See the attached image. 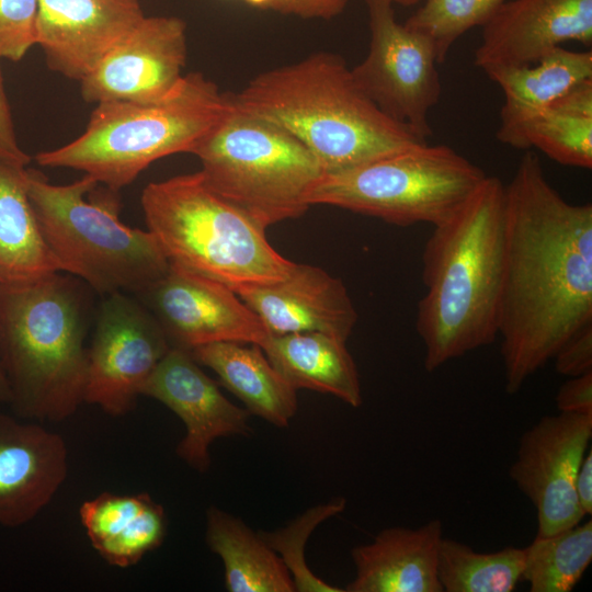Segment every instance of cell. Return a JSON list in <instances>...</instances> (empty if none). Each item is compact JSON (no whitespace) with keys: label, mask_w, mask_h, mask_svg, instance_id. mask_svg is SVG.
Segmentation results:
<instances>
[{"label":"cell","mask_w":592,"mask_h":592,"mask_svg":"<svg viewBox=\"0 0 592 592\" xmlns=\"http://www.w3.org/2000/svg\"><path fill=\"white\" fill-rule=\"evenodd\" d=\"M504 225L497 329L512 395L592 323V205L567 202L528 151L504 186Z\"/></svg>","instance_id":"obj_1"},{"label":"cell","mask_w":592,"mask_h":592,"mask_svg":"<svg viewBox=\"0 0 592 592\" xmlns=\"http://www.w3.org/2000/svg\"><path fill=\"white\" fill-rule=\"evenodd\" d=\"M504 248V185L486 177L424 246L415 327L429 373L498 337Z\"/></svg>","instance_id":"obj_2"},{"label":"cell","mask_w":592,"mask_h":592,"mask_svg":"<svg viewBox=\"0 0 592 592\" xmlns=\"http://www.w3.org/2000/svg\"><path fill=\"white\" fill-rule=\"evenodd\" d=\"M232 103L293 134L323 174L346 171L426 139L382 112L339 55L319 52L264 71Z\"/></svg>","instance_id":"obj_3"},{"label":"cell","mask_w":592,"mask_h":592,"mask_svg":"<svg viewBox=\"0 0 592 592\" xmlns=\"http://www.w3.org/2000/svg\"><path fill=\"white\" fill-rule=\"evenodd\" d=\"M88 285L59 272L0 284V364L23 420L60 422L83 403Z\"/></svg>","instance_id":"obj_4"},{"label":"cell","mask_w":592,"mask_h":592,"mask_svg":"<svg viewBox=\"0 0 592 592\" xmlns=\"http://www.w3.org/2000/svg\"><path fill=\"white\" fill-rule=\"evenodd\" d=\"M231 105L229 93L204 75L187 73L173 93L157 102L98 103L77 139L35 159L43 167L83 171L117 191L160 158L193 153Z\"/></svg>","instance_id":"obj_5"},{"label":"cell","mask_w":592,"mask_h":592,"mask_svg":"<svg viewBox=\"0 0 592 592\" xmlns=\"http://www.w3.org/2000/svg\"><path fill=\"white\" fill-rule=\"evenodd\" d=\"M141 206L169 263L234 291L280 282L294 267L265 228L216 193L201 171L148 184Z\"/></svg>","instance_id":"obj_6"},{"label":"cell","mask_w":592,"mask_h":592,"mask_svg":"<svg viewBox=\"0 0 592 592\" xmlns=\"http://www.w3.org/2000/svg\"><path fill=\"white\" fill-rule=\"evenodd\" d=\"M98 185L87 174L55 185L26 169L27 194L60 271L103 295L139 294L166 274L169 261L151 232L119 220L110 194L87 197Z\"/></svg>","instance_id":"obj_7"},{"label":"cell","mask_w":592,"mask_h":592,"mask_svg":"<svg viewBox=\"0 0 592 592\" xmlns=\"http://www.w3.org/2000/svg\"><path fill=\"white\" fill-rule=\"evenodd\" d=\"M231 104L193 152L204 179L265 229L301 216L323 175L319 162L288 130Z\"/></svg>","instance_id":"obj_8"},{"label":"cell","mask_w":592,"mask_h":592,"mask_svg":"<svg viewBox=\"0 0 592 592\" xmlns=\"http://www.w3.org/2000/svg\"><path fill=\"white\" fill-rule=\"evenodd\" d=\"M446 145L414 146L356 168L323 174L309 196L398 226L433 227L453 216L486 179Z\"/></svg>","instance_id":"obj_9"},{"label":"cell","mask_w":592,"mask_h":592,"mask_svg":"<svg viewBox=\"0 0 592 592\" xmlns=\"http://www.w3.org/2000/svg\"><path fill=\"white\" fill-rule=\"evenodd\" d=\"M366 4L369 48L352 76L382 112L426 139L432 134L429 114L442 93L434 46L397 21L391 0Z\"/></svg>","instance_id":"obj_10"},{"label":"cell","mask_w":592,"mask_h":592,"mask_svg":"<svg viewBox=\"0 0 592 592\" xmlns=\"http://www.w3.org/2000/svg\"><path fill=\"white\" fill-rule=\"evenodd\" d=\"M171 346L145 305L126 293L106 295L88 348L83 402L113 417L128 413Z\"/></svg>","instance_id":"obj_11"},{"label":"cell","mask_w":592,"mask_h":592,"mask_svg":"<svg viewBox=\"0 0 592 592\" xmlns=\"http://www.w3.org/2000/svg\"><path fill=\"white\" fill-rule=\"evenodd\" d=\"M592 437V415L558 412L526 430L509 476L532 502L537 535H550L585 516L576 494V477Z\"/></svg>","instance_id":"obj_12"},{"label":"cell","mask_w":592,"mask_h":592,"mask_svg":"<svg viewBox=\"0 0 592 592\" xmlns=\"http://www.w3.org/2000/svg\"><path fill=\"white\" fill-rule=\"evenodd\" d=\"M172 346L192 351L216 342L261 345L269 332L229 286L169 263L166 274L137 294Z\"/></svg>","instance_id":"obj_13"},{"label":"cell","mask_w":592,"mask_h":592,"mask_svg":"<svg viewBox=\"0 0 592 592\" xmlns=\"http://www.w3.org/2000/svg\"><path fill=\"white\" fill-rule=\"evenodd\" d=\"M186 25L178 16H145L81 82L86 102H157L181 83Z\"/></svg>","instance_id":"obj_14"},{"label":"cell","mask_w":592,"mask_h":592,"mask_svg":"<svg viewBox=\"0 0 592 592\" xmlns=\"http://www.w3.org/2000/svg\"><path fill=\"white\" fill-rule=\"evenodd\" d=\"M141 395L160 401L183 421L185 435L177 455L201 474L210 467L209 447L216 439L251 433L248 410L229 401L187 350L171 346Z\"/></svg>","instance_id":"obj_15"},{"label":"cell","mask_w":592,"mask_h":592,"mask_svg":"<svg viewBox=\"0 0 592 592\" xmlns=\"http://www.w3.org/2000/svg\"><path fill=\"white\" fill-rule=\"evenodd\" d=\"M145 16L139 0H38L36 44L50 69L80 81Z\"/></svg>","instance_id":"obj_16"},{"label":"cell","mask_w":592,"mask_h":592,"mask_svg":"<svg viewBox=\"0 0 592 592\" xmlns=\"http://www.w3.org/2000/svg\"><path fill=\"white\" fill-rule=\"evenodd\" d=\"M482 27L477 67L531 65L565 42L591 46L592 0L504 1Z\"/></svg>","instance_id":"obj_17"},{"label":"cell","mask_w":592,"mask_h":592,"mask_svg":"<svg viewBox=\"0 0 592 592\" xmlns=\"http://www.w3.org/2000/svg\"><path fill=\"white\" fill-rule=\"evenodd\" d=\"M67 475L68 449L59 434L0 412V525L31 522Z\"/></svg>","instance_id":"obj_18"},{"label":"cell","mask_w":592,"mask_h":592,"mask_svg":"<svg viewBox=\"0 0 592 592\" xmlns=\"http://www.w3.org/2000/svg\"><path fill=\"white\" fill-rule=\"evenodd\" d=\"M269 334L320 332L346 341L357 312L341 280L295 263L282 281L235 291Z\"/></svg>","instance_id":"obj_19"},{"label":"cell","mask_w":592,"mask_h":592,"mask_svg":"<svg viewBox=\"0 0 592 592\" xmlns=\"http://www.w3.org/2000/svg\"><path fill=\"white\" fill-rule=\"evenodd\" d=\"M443 528L440 520L417 527H387L371 543L355 546V577L348 592H443L437 558Z\"/></svg>","instance_id":"obj_20"},{"label":"cell","mask_w":592,"mask_h":592,"mask_svg":"<svg viewBox=\"0 0 592 592\" xmlns=\"http://www.w3.org/2000/svg\"><path fill=\"white\" fill-rule=\"evenodd\" d=\"M79 515L94 550L119 568L136 565L161 546L167 534L164 509L146 492H103L84 501Z\"/></svg>","instance_id":"obj_21"},{"label":"cell","mask_w":592,"mask_h":592,"mask_svg":"<svg viewBox=\"0 0 592 592\" xmlns=\"http://www.w3.org/2000/svg\"><path fill=\"white\" fill-rule=\"evenodd\" d=\"M485 72L504 94L497 138L505 145L523 123L579 83L592 79V52L558 46L534 64Z\"/></svg>","instance_id":"obj_22"},{"label":"cell","mask_w":592,"mask_h":592,"mask_svg":"<svg viewBox=\"0 0 592 592\" xmlns=\"http://www.w3.org/2000/svg\"><path fill=\"white\" fill-rule=\"evenodd\" d=\"M343 341L320 332L269 334L260 345L274 368L296 389L332 395L362 405L356 365Z\"/></svg>","instance_id":"obj_23"},{"label":"cell","mask_w":592,"mask_h":592,"mask_svg":"<svg viewBox=\"0 0 592 592\" xmlns=\"http://www.w3.org/2000/svg\"><path fill=\"white\" fill-rule=\"evenodd\" d=\"M221 384L239 398L250 414L285 428L297 412L296 389L274 368L257 344L216 342L191 351Z\"/></svg>","instance_id":"obj_24"},{"label":"cell","mask_w":592,"mask_h":592,"mask_svg":"<svg viewBox=\"0 0 592 592\" xmlns=\"http://www.w3.org/2000/svg\"><path fill=\"white\" fill-rule=\"evenodd\" d=\"M57 272L27 194L26 168L0 159V284L32 283Z\"/></svg>","instance_id":"obj_25"},{"label":"cell","mask_w":592,"mask_h":592,"mask_svg":"<svg viewBox=\"0 0 592 592\" xmlns=\"http://www.w3.org/2000/svg\"><path fill=\"white\" fill-rule=\"evenodd\" d=\"M205 539L224 565L229 592H293L292 576L280 556L241 519L210 506Z\"/></svg>","instance_id":"obj_26"},{"label":"cell","mask_w":592,"mask_h":592,"mask_svg":"<svg viewBox=\"0 0 592 592\" xmlns=\"http://www.w3.org/2000/svg\"><path fill=\"white\" fill-rule=\"evenodd\" d=\"M505 145L517 149L535 147L560 164L591 169L592 79L523 123Z\"/></svg>","instance_id":"obj_27"},{"label":"cell","mask_w":592,"mask_h":592,"mask_svg":"<svg viewBox=\"0 0 592 592\" xmlns=\"http://www.w3.org/2000/svg\"><path fill=\"white\" fill-rule=\"evenodd\" d=\"M523 570L524 548L479 553L455 539L441 540L437 578L443 592H511Z\"/></svg>","instance_id":"obj_28"},{"label":"cell","mask_w":592,"mask_h":592,"mask_svg":"<svg viewBox=\"0 0 592 592\" xmlns=\"http://www.w3.org/2000/svg\"><path fill=\"white\" fill-rule=\"evenodd\" d=\"M592 560V521L550 535H537L524 548V570L532 592H569Z\"/></svg>","instance_id":"obj_29"},{"label":"cell","mask_w":592,"mask_h":592,"mask_svg":"<svg viewBox=\"0 0 592 592\" xmlns=\"http://www.w3.org/2000/svg\"><path fill=\"white\" fill-rule=\"evenodd\" d=\"M344 498H335L306 510L286 526L272 532L259 533L267 545L280 556L288 569L297 592H343L317 577L306 563L305 548L316 527L345 508Z\"/></svg>","instance_id":"obj_30"},{"label":"cell","mask_w":592,"mask_h":592,"mask_svg":"<svg viewBox=\"0 0 592 592\" xmlns=\"http://www.w3.org/2000/svg\"><path fill=\"white\" fill-rule=\"evenodd\" d=\"M504 0H425L406 25L433 44L436 59L442 64L452 45L467 31L482 26Z\"/></svg>","instance_id":"obj_31"},{"label":"cell","mask_w":592,"mask_h":592,"mask_svg":"<svg viewBox=\"0 0 592 592\" xmlns=\"http://www.w3.org/2000/svg\"><path fill=\"white\" fill-rule=\"evenodd\" d=\"M38 0H0V59L18 61L36 44Z\"/></svg>","instance_id":"obj_32"},{"label":"cell","mask_w":592,"mask_h":592,"mask_svg":"<svg viewBox=\"0 0 592 592\" xmlns=\"http://www.w3.org/2000/svg\"><path fill=\"white\" fill-rule=\"evenodd\" d=\"M555 368L560 375L574 377L592 371V323L573 333L555 353Z\"/></svg>","instance_id":"obj_33"},{"label":"cell","mask_w":592,"mask_h":592,"mask_svg":"<svg viewBox=\"0 0 592 592\" xmlns=\"http://www.w3.org/2000/svg\"><path fill=\"white\" fill-rule=\"evenodd\" d=\"M559 412L592 415V371L569 377L556 395Z\"/></svg>","instance_id":"obj_34"},{"label":"cell","mask_w":592,"mask_h":592,"mask_svg":"<svg viewBox=\"0 0 592 592\" xmlns=\"http://www.w3.org/2000/svg\"><path fill=\"white\" fill-rule=\"evenodd\" d=\"M0 159L26 167L31 158L16 140L10 105L0 69Z\"/></svg>","instance_id":"obj_35"},{"label":"cell","mask_w":592,"mask_h":592,"mask_svg":"<svg viewBox=\"0 0 592 592\" xmlns=\"http://www.w3.org/2000/svg\"><path fill=\"white\" fill-rule=\"evenodd\" d=\"M346 0H276L272 10L301 18L330 19L339 14Z\"/></svg>","instance_id":"obj_36"},{"label":"cell","mask_w":592,"mask_h":592,"mask_svg":"<svg viewBox=\"0 0 592 592\" xmlns=\"http://www.w3.org/2000/svg\"><path fill=\"white\" fill-rule=\"evenodd\" d=\"M576 494L580 509L585 516L592 513V449L584 454L577 477Z\"/></svg>","instance_id":"obj_37"},{"label":"cell","mask_w":592,"mask_h":592,"mask_svg":"<svg viewBox=\"0 0 592 592\" xmlns=\"http://www.w3.org/2000/svg\"><path fill=\"white\" fill-rule=\"evenodd\" d=\"M10 398H11V392H10L9 383L7 380L4 372L0 364V403L9 405Z\"/></svg>","instance_id":"obj_38"},{"label":"cell","mask_w":592,"mask_h":592,"mask_svg":"<svg viewBox=\"0 0 592 592\" xmlns=\"http://www.w3.org/2000/svg\"><path fill=\"white\" fill-rule=\"evenodd\" d=\"M246 2L265 9H272L276 0H244Z\"/></svg>","instance_id":"obj_39"},{"label":"cell","mask_w":592,"mask_h":592,"mask_svg":"<svg viewBox=\"0 0 592 592\" xmlns=\"http://www.w3.org/2000/svg\"><path fill=\"white\" fill-rule=\"evenodd\" d=\"M394 3L400 4V5H412L418 3L420 0H391Z\"/></svg>","instance_id":"obj_40"}]
</instances>
